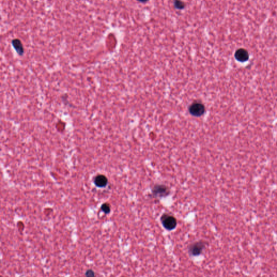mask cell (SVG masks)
Masks as SVG:
<instances>
[{"instance_id": "1", "label": "cell", "mask_w": 277, "mask_h": 277, "mask_svg": "<svg viewBox=\"0 0 277 277\" xmlns=\"http://www.w3.org/2000/svg\"><path fill=\"white\" fill-rule=\"evenodd\" d=\"M162 221L163 227L168 230H172L176 226V220L171 215L166 214L162 217Z\"/></svg>"}, {"instance_id": "6", "label": "cell", "mask_w": 277, "mask_h": 277, "mask_svg": "<svg viewBox=\"0 0 277 277\" xmlns=\"http://www.w3.org/2000/svg\"><path fill=\"white\" fill-rule=\"evenodd\" d=\"M12 45L18 54L20 55H22L24 53V48L21 41L18 39H15L12 40Z\"/></svg>"}, {"instance_id": "11", "label": "cell", "mask_w": 277, "mask_h": 277, "mask_svg": "<svg viewBox=\"0 0 277 277\" xmlns=\"http://www.w3.org/2000/svg\"><path fill=\"white\" fill-rule=\"evenodd\" d=\"M138 1H140V2H145L147 1L148 0H138Z\"/></svg>"}, {"instance_id": "10", "label": "cell", "mask_w": 277, "mask_h": 277, "mask_svg": "<svg viewBox=\"0 0 277 277\" xmlns=\"http://www.w3.org/2000/svg\"><path fill=\"white\" fill-rule=\"evenodd\" d=\"M86 275L87 276V277H91V276H94L95 274H94V272L92 270H88L86 272Z\"/></svg>"}, {"instance_id": "3", "label": "cell", "mask_w": 277, "mask_h": 277, "mask_svg": "<svg viewBox=\"0 0 277 277\" xmlns=\"http://www.w3.org/2000/svg\"><path fill=\"white\" fill-rule=\"evenodd\" d=\"M170 193L167 187L164 185H159L154 187L153 189V193L155 196L158 197H163L167 195Z\"/></svg>"}, {"instance_id": "4", "label": "cell", "mask_w": 277, "mask_h": 277, "mask_svg": "<svg viewBox=\"0 0 277 277\" xmlns=\"http://www.w3.org/2000/svg\"><path fill=\"white\" fill-rule=\"evenodd\" d=\"M205 247V244L203 242H195L190 248V252L193 256H198L202 252Z\"/></svg>"}, {"instance_id": "5", "label": "cell", "mask_w": 277, "mask_h": 277, "mask_svg": "<svg viewBox=\"0 0 277 277\" xmlns=\"http://www.w3.org/2000/svg\"><path fill=\"white\" fill-rule=\"evenodd\" d=\"M235 58L240 62H244L247 61L249 58L248 53L245 49L240 48L237 50L235 53Z\"/></svg>"}, {"instance_id": "7", "label": "cell", "mask_w": 277, "mask_h": 277, "mask_svg": "<svg viewBox=\"0 0 277 277\" xmlns=\"http://www.w3.org/2000/svg\"><path fill=\"white\" fill-rule=\"evenodd\" d=\"M94 182L95 185L97 187H104L107 184V178L104 175H99L95 178Z\"/></svg>"}, {"instance_id": "9", "label": "cell", "mask_w": 277, "mask_h": 277, "mask_svg": "<svg viewBox=\"0 0 277 277\" xmlns=\"http://www.w3.org/2000/svg\"><path fill=\"white\" fill-rule=\"evenodd\" d=\"M174 4H175V6L176 7V8H177L178 9H182L184 8V3L183 2H181V1L176 0V1H175Z\"/></svg>"}, {"instance_id": "2", "label": "cell", "mask_w": 277, "mask_h": 277, "mask_svg": "<svg viewBox=\"0 0 277 277\" xmlns=\"http://www.w3.org/2000/svg\"><path fill=\"white\" fill-rule=\"evenodd\" d=\"M204 106L200 103H194L189 108V111L190 114L195 116H200L205 113Z\"/></svg>"}, {"instance_id": "8", "label": "cell", "mask_w": 277, "mask_h": 277, "mask_svg": "<svg viewBox=\"0 0 277 277\" xmlns=\"http://www.w3.org/2000/svg\"><path fill=\"white\" fill-rule=\"evenodd\" d=\"M101 209L102 211H103L104 213H106V214L110 213V205L108 204L107 203L104 204L101 206Z\"/></svg>"}]
</instances>
